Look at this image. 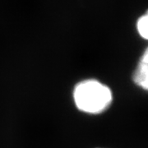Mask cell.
Here are the masks:
<instances>
[{"instance_id":"1","label":"cell","mask_w":148,"mask_h":148,"mask_svg":"<svg viewBox=\"0 0 148 148\" xmlns=\"http://www.w3.org/2000/svg\"><path fill=\"white\" fill-rule=\"evenodd\" d=\"M113 100L112 91L95 79H86L76 85L73 90L75 106L80 111L97 114L106 110Z\"/></svg>"},{"instance_id":"2","label":"cell","mask_w":148,"mask_h":148,"mask_svg":"<svg viewBox=\"0 0 148 148\" xmlns=\"http://www.w3.org/2000/svg\"><path fill=\"white\" fill-rule=\"evenodd\" d=\"M135 84L144 90L147 89L148 86V50L146 48L138 61L132 77Z\"/></svg>"},{"instance_id":"3","label":"cell","mask_w":148,"mask_h":148,"mask_svg":"<svg viewBox=\"0 0 148 148\" xmlns=\"http://www.w3.org/2000/svg\"><path fill=\"white\" fill-rule=\"evenodd\" d=\"M135 27L138 36L147 40L148 39V14L147 12L137 19Z\"/></svg>"}]
</instances>
